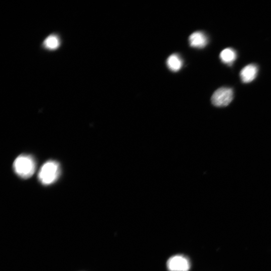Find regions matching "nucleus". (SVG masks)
Listing matches in <instances>:
<instances>
[{
  "label": "nucleus",
  "mask_w": 271,
  "mask_h": 271,
  "mask_svg": "<svg viewBox=\"0 0 271 271\" xmlns=\"http://www.w3.org/2000/svg\"><path fill=\"white\" fill-rule=\"evenodd\" d=\"M36 167L34 158L29 155L18 156L13 163V169L16 174L23 179L31 177L35 173Z\"/></svg>",
  "instance_id": "obj_1"
},
{
  "label": "nucleus",
  "mask_w": 271,
  "mask_h": 271,
  "mask_svg": "<svg viewBox=\"0 0 271 271\" xmlns=\"http://www.w3.org/2000/svg\"><path fill=\"white\" fill-rule=\"evenodd\" d=\"M60 174V167L55 161H48L41 168L38 173L40 182L44 185H50L55 182Z\"/></svg>",
  "instance_id": "obj_2"
},
{
  "label": "nucleus",
  "mask_w": 271,
  "mask_h": 271,
  "mask_svg": "<svg viewBox=\"0 0 271 271\" xmlns=\"http://www.w3.org/2000/svg\"><path fill=\"white\" fill-rule=\"evenodd\" d=\"M233 97L232 89L228 87H221L217 89L211 97L212 103L218 107H224L228 105L232 101Z\"/></svg>",
  "instance_id": "obj_3"
},
{
  "label": "nucleus",
  "mask_w": 271,
  "mask_h": 271,
  "mask_svg": "<svg viewBox=\"0 0 271 271\" xmlns=\"http://www.w3.org/2000/svg\"><path fill=\"white\" fill-rule=\"evenodd\" d=\"M167 266L169 271H188L190 263L187 257L178 254L169 258Z\"/></svg>",
  "instance_id": "obj_4"
},
{
  "label": "nucleus",
  "mask_w": 271,
  "mask_h": 271,
  "mask_svg": "<svg viewBox=\"0 0 271 271\" xmlns=\"http://www.w3.org/2000/svg\"><path fill=\"white\" fill-rule=\"evenodd\" d=\"M190 45L196 48H203L208 44L207 35L202 32L197 31L191 34L189 37Z\"/></svg>",
  "instance_id": "obj_5"
},
{
  "label": "nucleus",
  "mask_w": 271,
  "mask_h": 271,
  "mask_svg": "<svg viewBox=\"0 0 271 271\" xmlns=\"http://www.w3.org/2000/svg\"><path fill=\"white\" fill-rule=\"evenodd\" d=\"M257 72L258 67L256 65L251 64L246 65L240 72L241 81L245 83L251 82L256 78Z\"/></svg>",
  "instance_id": "obj_6"
},
{
  "label": "nucleus",
  "mask_w": 271,
  "mask_h": 271,
  "mask_svg": "<svg viewBox=\"0 0 271 271\" xmlns=\"http://www.w3.org/2000/svg\"><path fill=\"white\" fill-rule=\"evenodd\" d=\"M168 68L173 72L178 71L183 65L181 58L177 54H173L169 56L166 61Z\"/></svg>",
  "instance_id": "obj_7"
},
{
  "label": "nucleus",
  "mask_w": 271,
  "mask_h": 271,
  "mask_svg": "<svg viewBox=\"0 0 271 271\" xmlns=\"http://www.w3.org/2000/svg\"><path fill=\"white\" fill-rule=\"evenodd\" d=\"M220 58L224 63L231 65L236 60L237 54L233 49L226 48L221 52Z\"/></svg>",
  "instance_id": "obj_8"
},
{
  "label": "nucleus",
  "mask_w": 271,
  "mask_h": 271,
  "mask_svg": "<svg viewBox=\"0 0 271 271\" xmlns=\"http://www.w3.org/2000/svg\"><path fill=\"white\" fill-rule=\"evenodd\" d=\"M60 44L59 38L55 35L48 36L44 41V47L48 50H53L57 49Z\"/></svg>",
  "instance_id": "obj_9"
}]
</instances>
